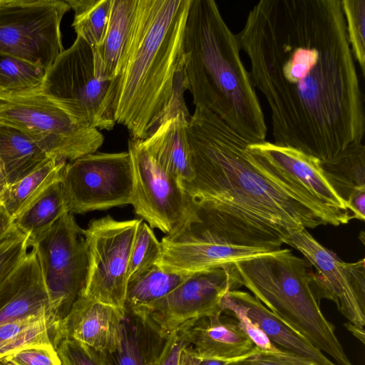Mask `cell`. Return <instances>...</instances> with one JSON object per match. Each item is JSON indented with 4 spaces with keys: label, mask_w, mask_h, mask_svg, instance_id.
Masks as SVG:
<instances>
[{
    "label": "cell",
    "mask_w": 365,
    "mask_h": 365,
    "mask_svg": "<svg viewBox=\"0 0 365 365\" xmlns=\"http://www.w3.org/2000/svg\"><path fill=\"white\" fill-rule=\"evenodd\" d=\"M115 80L98 77L93 48L77 36L46 71L38 90L77 124L110 130Z\"/></svg>",
    "instance_id": "obj_6"
},
{
    "label": "cell",
    "mask_w": 365,
    "mask_h": 365,
    "mask_svg": "<svg viewBox=\"0 0 365 365\" xmlns=\"http://www.w3.org/2000/svg\"><path fill=\"white\" fill-rule=\"evenodd\" d=\"M222 313H240L254 323L275 346L299 355L315 365H337L248 292H227L220 302Z\"/></svg>",
    "instance_id": "obj_18"
},
{
    "label": "cell",
    "mask_w": 365,
    "mask_h": 365,
    "mask_svg": "<svg viewBox=\"0 0 365 365\" xmlns=\"http://www.w3.org/2000/svg\"><path fill=\"white\" fill-rule=\"evenodd\" d=\"M190 117L178 113L162 122L147 138L139 140L153 159L182 187L194 178L186 132Z\"/></svg>",
    "instance_id": "obj_21"
},
{
    "label": "cell",
    "mask_w": 365,
    "mask_h": 365,
    "mask_svg": "<svg viewBox=\"0 0 365 365\" xmlns=\"http://www.w3.org/2000/svg\"><path fill=\"white\" fill-rule=\"evenodd\" d=\"M183 75L195 106L208 110L250 143L265 140L262 108L240 46L214 0H190Z\"/></svg>",
    "instance_id": "obj_4"
},
{
    "label": "cell",
    "mask_w": 365,
    "mask_h": 365,
    "mask_svg": "<svg viewBox=\"0 0 365 365\" xmlns=\"http://www.w3.org/2000/svg\"><path fill=\"white\" fill-rule=\"evenodd\" d=\"M51 342L62 365H112L106 354L75 339L53 337Z\"/></svg>",
    "instance_id": "obj_33"
},
{
    "label": "cell",
    "mask_w": 365,
    "mask_h": 365,
    "mask_svg": "<svg viewBox=\"0 0 365 365\" xmlns=\"http://www.w3.org/2000/svg\"><path fill=\"white\" fill-rule=\"evenodd\" d=\"M230 361L201 357L189 345L182 349L179 365H227Z\"/></svg>",
    "instance_id": "obj_39"
},
{
    "label": "cell",
    "mask_w": 365,
    "mask_h": 365,
    "mask_svg": "<svg viewBox=\"0 0 365 365\" xmlns=\"http://www.w3.org/2000/svg\"><path fill=\"white\" fill-rule=\"evenodd\" d=\"M70 9L62 0H0V54L47 71L64 51L60 26Z\"/></svg>",
    "instance_id": "obj_9"
},
{
    "label": "cell",
    "mask_w": 365,
    "mask_h": 365,
    "mask_svg": "<svg viewBox=\"0 0 365 365\" xmlns=\"http://www.w3.org/2000/svg\"><path fill=\"white\" fill-rule=\"evenodd\" d=\"M246 150L259 164L288 178L324 206L351 220L344 201L327 180L317 158L265 140L250 143Z\"/></svg>",
    "instance_id": "obj_16"
},
{
    "label": "cell",
    "mask_w": 365,
    "mask_h": 365,
    "mask_svg": "<svg viewBox=\"0 0 365 365\" xmlns=\"http://www.w3.org/2000/svg\"><path fill=\"white\" fill-rule=\"evenodd\" d=\"M69 212L83 214L132 202L133 173L128 151L87 154L66 163L61 178Z\"/></svg>",
    "instance_id": "obj_12"
},
{
    "label": "cell",
    "mask_w": 365,
    "mask_h": 365,
    "mask_svg": "<svg viewBox=\"0 0 365 365\" xmlns=\"http://www.w3.org/2000/svg\"><path fill=\"white\" fill-rule=\"evenodd\" d=\"M125 313V309L79 295L68 314L51 331V339L68 337L111 354L120 346Z\"/></svg>",
    "instance_id": "obj_17"
},
{
    "label": "cell",
    "mask_w": 365,
    "mask_h": 365,
    "mask_svg": "<svg viewBox=\"0 0 365 365\" xmlns=\"http://www.w3.org/2000/svg\"><path fill=\"white\" fill-rule=\"evenodd\" d=\"M137 0H113L108 29L99 46L93 48L98 77L115 80L130 36Z\"/></svg>",
    "instance_id": "obj_22"
},
{
    "label": "cell",
    "mask_w": 365,
    "mask_h": 365,
    "mask_svg": "<svg viewBox=\"0 0 365 365\" xmlns=\"http://www.w3.org/2000/svg\"><path fill=\"white\" fill-rule=\"evenodd\" d=\"M240 287L232 264L192 272L166 296L129 312L165 339L189 329L201 319L222 314L220 302L224 295Z\"/></svg>",
    "instance_id": "obj_11"
},
{
    "label": "cell",
    "mask_w": 365,
    "mask_h": 365,
    "mask_svg": "<svg viewBox=\"0 0 365 365\" xmlns=\"http://www.w3.org/2000/svg\"><path fill=\"white\" fill-rule=\"evenodd\" d=\"M0 362L8 365H62L53 345L27 347Z\"/></svg>",
    "instance_id": "obj_36"
},
{
    "label": "cell",
    "mask_w": 365,
    "mask_h": 365,
    "mask_svg": "<svg viewBox=\"0 0 365 365\" xmlns=\"http://www.w3.org/2000/svg\"><path fill=\"white\" fill-rule=\"evenodd\" d=\"M189 345L187 329L170 334L165 339L154 365H179L180 354Z\"/></svg>",
    "instance_id": "obj_37"
},
{
    "label": "cell",
    "mask_w": 365,
    "mask_h": 365,
    "mask_svg": "<svg viewBox=\"0 0 365 365\" xmlns=\"http://www.w3.org/2000/svg\"><path fill=\"white\" fill-rule=\"evenodd\" d=\"M327 180L344 202L356 189L365 188V146L353 143L334 156L320 160Z\"/></svg>",
    "instance_id": "obj_25"
},
{
    "label": "cell",
    "mask_w": 365,
    "mask_h": 365,
    "mask_svg": "<svg viewBox=\"0 0 365 365\" xmlns=\"http://www.w3.org/2000/svg\"><path fill=\"white\" fill-rule=\"evenodd\" d=\"M232 267L241 287L268 309L338 365H352L334 326L320 309L312 287L314 272L306 259L280 248L235 262Z\"/></svg>",
    "instance_id": "obj_5"
},
{
    "label": "cell",
    "mask_w": 365,
    "mask_h": 365,
    "mask_svg": "<svg viewBox=\"0 0 365 365\" xmlns=\"http://www.w3.org/2000/svg\"><path fill=\"white\" fill-rule=\"evenodd\" d=\"M187 331L190 346L203 358L233 361L255 346L239 322L223 313L201 319Z\"/></svg>",
    "instance_id": "obj_20"
},
{
    "label": "cell",
    "mask_w": 365,
    "mask_h": 365,
    "mask_svg": "<svg viewBox=\"0 0 365 365\" xmlns=\"http://www.w3.org/2000/svg\"><path fill=\"white\" fill-rule=\"evenodd\" d=\"M68 212L61 180H59L50 185L19 212L14 218V224L19 231L32 239L47 230Z\"/></svg>",
    "instance_id": "obj_26"
},
{
    "label": "cell",
    "mask_w": 365,
    "mask_h": 365,
    "mask_svg": "<svg viewBox=\"0 0 365 365\" xmlns=\"http://www.w3.org/2000/svg\"><path fill=\"white\" fill-rule=\"evenodd\" d=\"M133 173L131 205L151 228L165 235L173 232L184 221L190 197L181 183L168 173L142 146L139 140H128Z\"/></svg>",
    "instance_id": "obj_14"
},
{
    "label": "cell",
    "mask_w": 365,
    "mask_h": 365,
    "mask_svg": "<svg viewBox=\"0 0 365 365\" xmlns=\"http://www.w3.org/2000/svg\"><path fill=\"white\" fill-rule=\"evenodd\" d=\"M50 159L53 158L26 134L0 124V163L7 185L22 179Z\"/></svg>",
    "instance_id": "obj_23"
},
{
    "label": "cell",
    "mask_w": 365,
    "mask_h": 365,
    "mask_svg": "<svg viewBox=\"0 0 365 365\" xmlns=\"http://www.w3.org/2000/svg\"><path fill=\"white\" fill-rule=\"evenodd\" d=\"M186 132L194 178L183 189L219 239L274 251L292 232L349 222L255 161L246 150L250 143L208 110L195 106Z\"/></svg>",
    "instance_id": "obj_2"
},
{
    "label": "cell",
    "mask_w": 365,
    "mask_h": 365,
    "mask_svg": "<svg viewBox=\"0 0 365 365\" xmlns=\"http://www.w3.org/2000/svg\"><path fill=\"white\" fill-rule=\"evenodd\" d=\"M351 219L364 221L365 219V188L354 190L345 202Z\"/></svg>",
    "instance_id": "obj_38"
},
{
    "label": "cell",
    "mask_w": 365,
    "mask_h": 365,
    "mask_svg": "<svg viewBox=\"0 0 365 365\" xmlns=\"http://www.w3.org/2000/svg\"><path fill=\"white\" fill-rule=\"evenodd\" d=\"M83 230L68 212L29 239L48 294L52 329L68 314L85 282L88 253Z\"/></svg>",
    "instance_id": "obj_8"
},
{
    "label": "cell",
    "mask_w": 365,
    "mask_h": 365,
    "mask_svg": "<svg viewBox=\"0 0 365 365\" xmlns=\"http://www.w3.org/2000/svg\"><path fill=\"white\" fill-rule=\"evenodd\" d=\"M140 220L119 221L107 215L93 219L83 230L88 269L79 295L125 309L128 263Z\"/></svg>",
    "instance_id": "obj_10"
},
{
    "label": "cell",
    "mask_w": 365,
    "mask_h": 365,
    "mask_svg": "<svg viewBox=\"0 0 365 365\" xmlns=\"http://www.w3.org/2000/svg\"><path fill=\"white\" fill-rule=\"evenodd\" d=\"M227 365H315L311 361L294 353L277 349L262 350L255 346L247 355L231 361Z\"/></svg>",
    "instance_id": "obj_35"
},
{
    "label": "cell",
    "mask_w": 365,
    "mask_h": 365,
    "mask_svg": "<svg viewBox=\"0 0 365 365\" xmlns=\"http://www.w3.org/2000/svg\"><path fill=\"white\" fill-rule=\"evenodd\" d=\"M164 341L148 322L126 310L120 346L107 356L112 365H154Z\"/></svg>",
    "instance_id": "obj_24"
},
{
    "label": "cell",
    "mask_w": 365,
    "mask_h": 365,
    "mask_svg": "<svg viewBox=\"0 0 365 365\" xmlns=\"http://www.w3.org/2000/svg\"><path fill=\"white\" fill-rule=\"evenodd\" d=\"M346 30L354 60L365 76V0H341Z\"/></svg>",
    "instance_id": "obj_32"
},
{
    "label": "cell",
    "mask_w": 365,
    "mask_h": 365,
    "mask_svg": "<svg viewBox=\"0 0 365 365\" xmlns=\"http://www.w3.org/2000/svg\"><path fill=\"white\" fill-rule=\"evenodd\" d=\"M237 36L274 144L324 160L362 143L364 97L341 0H261Z\"/></svg>",
    "instance_id": "obj_1"
},
{
    "label": "cell",
    "mask_w": 365,
    "mask_h": 365,
    "mask_svg": "<svg viewBox=\"0 0 365 365\" xmlns=\"http://www.w3.org/2000/svg\"><path fill=\"white\" fill-rule=\"evenodd\" d=\"M160 243L162 258L158 265L183 274L230 267L235 262L272 252L219 239L200 223L190 205L182 224L173 232L165 235Z\"/></svg>",
    "instance_id": "obj_15"
},
{
    "label": "cell",
    "mask_w": 365,
    "mask_h": 365,
    "mask_svg": "<svg viewBox=\"0 0 365 365\" xmlns=\"http://www.w3.org/2000/svg\"><path fill=\"white\" fill-rule=\"evenodd\" d=\"M190 0H137L115 79L113 118L130 138H147L168 119L183 68L184 31Z\"/></svg>",
    "instance_id": "obj_3"
},
{
    "label": "cell",
    "mask_w": 365,
    "mask_h": 365,
    "mask_svg": "<svg viewBox=\"0 0 365 365\" xmlns=\"http://www.w3.org/2000/svg\"><path fill=\"white\" fill-rule=\"evenodd\" d=\"M42 314L50 317L48 297L31 249L0 285V325Z\"/></svg>",
    "instance_id": "obj_19"
},
{
    "label": "cell",
    "mask_w": 365,
    "mask_h": 365,
    "mask_svg": "<svg viewBox=\"0 0 365 365\" xmlns=\"http://www.w3.org/2000/svg\"><path fill=\"white\" fill-rule=\"evenodd\" d=\"M74 11L72 26L77 36L93 48L106 35L113 0H65Z\"/></svg>",
    "instance_id": "obj_29"
},
{
    "label": "cell",
    "mask_w": 365,
    "mask_h": 365,
    "mask_svg": "<svg viewBox=\"0 0 365 365\" xmlns=\"http://www.w3.org/2000/svg\"><path fill=\"white\" fill-rule=\"evenodd\" d=\"M66 163L50 159L22 179L6 185L0 203L14 219L50 185L61 180Z\"/></svg>",
    "instance_id": "obj_27"
},
{
    "label": "cell",
    "mask_w": 365,
    "mask_h": 365,
    "mask_svg": "<svg viewBox=\"0 0 365 365\" xmlns=\"http://www.w3.org/2000/svg\"><path fill=\"white\" fill-rule=\"evenodd\" d=\"M284 244L302 254L312 266V287L317 299L335 303L339 312L354 324H365L364 259L354 263L342 261L336 253L318 242L302 229L290 233Z\"/></svg>",
    "instance_id": "obj_13"
},
{
    "label": "cell",
    "mask_w": 365,
    "mask_h": 365,
    "mask_svg": "<svg viewBox=\"0 0 365 365\" xmlns=\"http://www.w3.org/2000/svg\"><path fill=\"white\" fill-rule=\"evenodd\" d=\"M29 237L16 230L0 243V285L28 253Z\"/></svg>",
    "instance_id": "obj_34"
},
{
    "label": "cell",
    "mask_w": 365,
    "mask_h": 365,
    "mask_svg": "<svg viewBox=\"0 0 365 365\" xmlns=\"http://www.w3.org/2000/svg\"><path fill=\"white\" fill-rule=\"evenodd\" d=\"M189 274L169 271L155 265L128 282L125 309L134 311L163 298L178 286Z\"/></svg>",
    "instance_id": "obj_28"
},
{
    "label": "cell",
    "mask_w": 365,
    "mask_h": 365,
    "mask_svg": "<svg viewBox=\"0 0 365 365\" xmlns=\"http://www.w3.org/2000/svg\"><path fill=\"white\" fill-rule=\"evenodd\" d=\"M162 245L151 227L143 220L136 229L128 263V282L135 279L155 265L162 258Z\"/></svg>",
    "instance_id": "obj_31"
},
{
    "label": "cell",
    "mask_w": 365,
    "mask_h": 365,
    "mask_svg": "<svg viewBox=\"0 0 365 365\" xmlns=\"http://www.w3.org/2000/svg\"><path fill=\"white\" fill-rule=\"evenodd\" d=\"M15 230L14 219L0 203V243L6 240Z\"/></svg>",
    "instance_id": "obj_40"
},
{
    "label": "cell",
    "mask_w": 365,
    "mask_h": 365,
    "mask_svg": "<svg viewBox=\"0 0 365 365\" xmlns=\"http://www.w3.org/2000/svg\"><path fill=\"white\" fill-rule=\"evenodd\" d=\"M0 365H8V364L3 363V362H0Z\"/></svg>",
    "instance_id": "obj_43"
},
{
    "label": "cell",
    "mask_w": 365,
    "mask_h": 365,
    "mask_svg": "<svg viewBox=\"0 0 365 365\" xmlns=\"http://www.w3.org/2000/svg\"><path fill=\"white\" fill-rule=\"evenodd\" d=\"M7 182L0 163V195L2 192L4 187L6 186Z\"/></svg>",
    "instance_id": "obj_42"
},
{
    "label": "cell",
    "mask_w": 365,
    "mask_h": 365,
    "mask_svg": "<svg viewBox=\"0 0 365 365\" xmlns=\"http://www.w3.org/2000/svg\"><path fill=\"white\" fill-rule=\"evenodd\" d=\"M0 124L24 133L58 161L96 153L104 141L99 130L77 124L38 90L0 93Z\"/></svg>",
    "instance_id": "obj_7"
},
{
    "label": "cell",
    "mask_w": 365,
    "mask_h": 365,
    "mask_svg": "<svg viewBox=\"0 0 365 365\" xmlns=\"http://www.w3.org/2000/svg\"><path fill=\"white\" fill-rule=\"evenodd\" d=\"M344 326L354 336L359 339L362 344H364L365 333L364 327H361L349 322L344 323Z\"/></svg>",
    "instance_id": "obj_41"
},
{
    "label": "cell",
    "mask_w": 365,
    "mask_h": 365,
    "mask_svg": "<svg viewBox=\"0 0 365 365\" xmlns=\"http://www.w3.org/2000/svg\"><path fill=\"white\" fill-rule=\"evenodd\" d=\"M46 71L19 58L0 54V93L39 90Z\"/></svg>",
    "instance_id": "obj_30"
}]
</instances>
